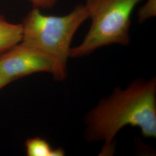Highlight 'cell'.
<instances>
[{
  "instance_id": "277c9868",
  "label": "cell",
  "mask_w": 156,
  "mask_h": 156,
  "mask_svg": "<svg viewBox=\"0 0 156 156\" xmlns=\"http://www.w3.org/2000/svg\"><path fill=\"white\" fill-rule=\"evenodd\" d=\"M37 73H50L57 80L67 76L55 58L21 42L0 53V73L12 82Z\"/></svg>"
},
{
  "instance_id": "52a82bcc",
  "label": "cell",
  "mask_w": 156,
  "mask_h": 156,
  "mask_svg": "<svg viewBox=\"0 0 156 156\" xmlns=\"http://www.w3.org/2000/svg\"><path fill=\"white\" fill-rule=\"evenodd\" d=\"M145 4L138 11V21L140 24L156 15V0H145Z\"/></svg>"
},
{
  "instance_id": "ba28073f",
  "label": "cell",
  "mask_w": 156,
  "mask_h": 156,
  "mask_svg": "<svg viewBox=\"0 0 156 156\" xmlns=\"http://www.w3.org/2000/svg\"><path fill=\"white\" fill-rule=\"evenodd\" d=\"M34 8H50L58 2V0H29Z\"/></svg>"
},
{
  "instance_id": "7a4b0ae2",
  "label": "cell",
  "mask_w": 156,
  "mask_h": 156,
  "mask_svg": "<svg viewBox=\"0 0 156 156\" xmlns=\"http://www.w3.org/2000/svg\"><path fill=\"white\" fill-rule=\"evenodd\" d=\"M87 19L84 4H79L62 16L45 15L39 8H34L22 23L21 43L53 57L67 71L73 37Z\"/></svg>"
},
{
  "instance_id": "6da1fadb",
  "label": "cell",
  "mask_w": 156,
  "mask_h": 156,
  "mask_svg": "<svg viewBox=\"0 0 156 156\" xmlns=\"http://www.w3.org/2000/svg\"><path fill=\"white\" fill-rule=\"evenodd\" d=\"M86 136L102 141L100 156L115 152V137L127 126L138 127L146 138L156 136V80L137 79L125 89L117 88L86 117Z\"/></svg>"
},
{
  "instance_id": "8992f818",
  "label": "cell",
  "mask_w": 156,
  "mask_h": 156,
  "mask_svg": "<svg viewBox=\"0 0 156 156\" xmlns=\"http://www.w3.org/2000/svg\"><path fill=\"white\" fill-rule=\"evenodd\" d=\"M28 156H63L65 151L61 147L53 149L47 140L35 137L27 140L25 144Z\"/></svg>"
},
{
  "instance_id": "5b68a950",
  "label": "cell",
  "mask_w": 156,
  "mask_h": 156,
  "mask_svg": "<svg viewBox=\"0 0 156 156\" xmlns=\"http://www.w3.org/2000/svg\"><path fill=\"white\" fill-rule=\"evenodd\" d=\"M22 33V24L9 23L0 15V53L20 43Z\"/></svg>"
},
{
  "instance_id": "9c48e42d",
  "label": "cell",
  "mask_w": 156,
  "mask_h": 156,
  "mask_svg": "<svg viewBox=\"0 0 156 156\" xmlns=\"http://www.w3.org/2000/svg\"><path fill=\"white\" fill-rule=\"evenodd\" d=\"M12 82V81L11 79L6 78L1 73H0V90L5 87L7 84L11 83Z\"/></svg>"
},
{
  "instance_id": "3957f363",
  "label": "cell",
  "mask_w": 156,
  "mask_h": 156,
  "mask_svg": "<svg viewBox=\"0 0 156 156\" xmlns=\"http://www.w3.org/2000/svg\"><path fill=\"white\" fill-rule=\"evenodd\" d=\"M143 1L86 0L84 5L91 24L82 43L71 48L70 57L87 56L108 45H128L132 13Z\"/></svg>"
}]
</instances>
